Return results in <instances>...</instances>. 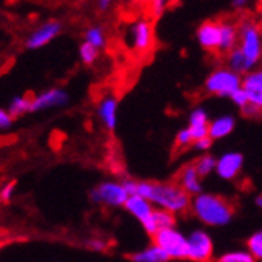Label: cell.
<instances>
[{
    "instance_id": "cell-33",
    "label": "cell",
    "mask_w": 262,
    "mask_h": 262,
    "mask_svg": "<svg viewBox=\"0 0 262 262\" xmlns=\"http://www.w3.org/2000/svg\"><path fill=\"white\" fill-rule=\"evenodd\" d=\"M210 146H212V138L210 137L200 138V140L193 141V148L198 149V151H207V149H210Z\"/></svg>"
},
{
    "instance_id": "cell-18",
    "label": "cell",
    "mask_w": 262,
    "mask_h": 262,
    "mask_svg": "<svg viewBox=\"0 0 262 262\" xmlns=\"http://www.w3.org/2000/svg\"><path fill=\"white\" fill-rule=\"evenodd\" d=\"M130 259L134 262H166L170 259V256L166 254L159 245H151L145 250H141L138 253L130 254Z\"/></svg>"
},
{
    "instance_id": "cell-32",
    "label": "cell",
    "mask_w": 262,
    "mask_h": 262,
    "mask_svg": "<svg viewBox=\"0 0 262 262\" xmlns=\"http://www.w3.org/2000/svg\"><path fill=\"white\" fill-rule=\"evenodd\" d=\"M248 96H250V104H253L254 107H257L262 112V88L257 90H247Z\"/></svg>"
},
{
    "instance_id": "cell-23",
    "label": "cell",
    "mask_w": 262,
    "mask_h": 262,
    "mask_svg": "<svg viewBox=\"0 0 262 262\" xmlns=\"http://www.w3.org/2000/svg\"><path fill=\"white\" fill-rule=\"evenodd\" d=\"M85 41L96 46L98 49H102V47H105V33L101 27H90L85 33Z\"/></svg>"
},
{
    "instance_id": "cell-27",
    "label": "cell",
    "mask_w": 262,
    "mask_h": 262,
    "mask_svg": "<svg viewBox=\"0 0 262 262\" xmlns=\"http://www.w3.org/2000/svg\"><path fill=\"white\" fill-rule=\"evenodd\" d=\"M248 251L259 260H262V231L254 232L248 239Z\"/></svg>"
},
{
    "instance_id": "cell-36",
    "label": "cell",
    "mask_w": 262,
    "mask_h": 262,
    "mask_svg": "<svg viewBox=\"0 0 262 262\" xmlns=\"http://www.w3.org/2000/svg\"><path fill=\"white\" fill-rule=\"evenodd\" d=\"M13 192H14V182H8V184L2 188V193H0V196H2V200L7 203V201H10Z\"/></svg>"
},
{
    "instance_id": "cell-9",
    "label": "cell",
    "mask_w": 262,
    "mask_h": 262,
    "mask_svg": "<svg viewBox=\"0 0 262 262\" xmlns=\"http://www.w3.org/2000/svg\"><path fill=\"white\" fill-rule=\"evenodd\" d=\"M198 41L201 47L209 52H220L222 47V20H206L203 22L198 32Z\"/></svg>"
},
{
    "instance_id": "cell-41",
    "label": "cell",
    "mask_w": 262,
    "mask_h": 262,
    "mask_svg": "<svg viewBox=\"0 0 262 262\" xmlns=\"http://www.w3.org/2000/svg\"><path fill=\"white\" fill-rule=\"evenodd\" d=\"M256 204L262 207V196H257V198H256Z\"/></svg>"
},
{
    "instance_id": "cell-29",
    "label": "cell",
    "mask_w": 262,
    "mask_h": 262,
    "mask_svg": "<svg viewBox=\"0 0 262 262\" xmlns=\"http://www.w3.org/2000/svg\"><path fill=\"white\" fill-rule=\"evenodd\" d=\"M193 137L190 134V129H182L178 135H176V140H174V149H185L188 148L190 145H193Z\"/></svg>"
},
{
    "instance_id": "cell-14",
    "label": "cell",
    "mask_w": 262,
    "mask_h": 262,
    "mask_svg": "<svg viewBox=\"0 0 262 262\" xmlns=\"http://www.w3.org/2000/svg\"><path fill=\"white\" fill-rule=\"evenodd\" d=\"M200 173L196 171V166L185 165L178 174V184L185 190L188 195H200L201 193V181Z\"/></svg>"
},
{
    "instance_id": "cell-34",
    "label": "cell",
    "mask_w": 262,
    "mask_h": 262,
    "mask_svg": "<svg viewBox=\"0 0 262 262\" xmlns=\"http://www.w3.org/2000/svg\"><path fill=\"white\" fill-rule=\"evenodd\" d=\"M13 120H14V118L11 116L10 112H7V110L0 112V127H2V129H8L11 126Z\"/></svg>"
},
{
    "instance_id": "cell-38",
    "label": "cell",
    "mask_w": 262,
    "mask_h": 262,
    "mask_svg": "<svg viewBox=\"0 0 262 262\" xmlns=\"http://www.w3.org/2000/svg\"><path fill=\"white\" fill-rule=\"evenodd\" d=\"M112 2H113V0H98V7H99L101 11H105V10L110 8Z\"/></svg>"
},
{
    "instance_id": "cell-16",
    "label": "cell",
    "mask_w": 262,
    "mask_h": 262,
    "mask_svg": "<svg viewBox=\"0 0 262 262\" xmlns=\"http://www.w3.org/2000/svg\"><path fill=\"white\" fill-rule=\"evenodd\" d=\"M116 112H118V99L112 96V94H108V96H105L101 101L98 107V115L108 130H113L116 127Z\"/></svg>"
},
{
    "instance_id": "cell-3",
    "label": "cell",
    "mask_w": 262,
    "mask_h": 262,
    "mask_svg": "<svg viewBox=\"0 0 262 262\" xmlns=\"http://www.w3.org/2000/svg\"><path fill=\"white\" fill-rule=\"evenodd\" d=\"M239 47L244 51L250 63L254 66L262 57V39L260 29L251 19H245L239 26Z\"/></svg>"
},
{
    "instance_id": "cell-8",
    "label": "cell",
    "mask_w": 262,
    "mask_h": 262,
    "mask_svg": "<svg viewBox=\"0 0 262 262\" xmlns=\"http://www.w3.org/2000/svg\"><path fill=\"white\" fill-rule=\"evenodd\" d=\"M213 254L210 235L204 231H195L188 235V257L195 262H209Z\"/></svg>"
},
{
    "instance_id": "cell-40",
    "label": "cell",
    "mask_w": 262,
    "mask_h": 262,
    "mask_svg": "<svg viewBox=\"0 0 262 262\" xmlns=\"http://www.w3.org/2000/svg\"><path fill=\"white\" fill-rule=\"evenodd\" d=\"M257 10H259V22H260V27H262V0L257 5Z\"/></svg>"
},
{
    "instance_id": "cell-20",
    "label": "cell",
    "mask_w": 262,
    "mask_h": 262,
    "mask_svg": "<svg viewBox=\"0 0 262 262\" xmlns=\"http://www.w3.org/2000/svg\"><path fill=\"white\" fill-rule=\"evenodd\" d=\"M228 66L239 74H245L253 68V64L250 63V60L247 58V55L244 54V51L239 46L234 47V49L228 54Z\"/></svg>"
},
{
    "instance_id": "cell-6",
    "label": "cell",
    "mask_w": 262,
    "mask_h": 262,
    "mask_svg": "<svg viewBox=\"0 0 262 262\" xmlns=\"http://www.w3.org/2000/svg\"><path fill=\"white\" fill-rule=\"evenodd\" d=\"M91 198L94 203H101L110 207H118V206H124L129 193L126 192V188L118 182H102L91 192Z\"/></svg>"
},
{
    "instance_id": "cell-39",
    "label": "cell",
    "mask_w": 262,
    "mask_h": 262,
    "mask_svg": "<svg viewBox=\"0 0 262 262\" xmlns=\"http://www.w3.org/2000/svg\"><path fill=\"white\" fill-rule=\"evenodd\" d=\"M248 4V0H232V5L235 7V8H242V7H245Z\"/></svg>"
},
{
    "instance_id": "cell-24",
    "label": "cell",
    "mask_w": 262,
    "mask_h": 262,
    "mask_svg": "<svg viewBox=\"0 0 262 262\" xmlns=\"http://www.w3.org/2000/svg\"><path fill=\"white\" fill-rule=\"evenodd\" d=\"M217 262H256V257L250 251H229L222 254Z\"/></svg>"
},
{
    "instance_id": "cell-5",
    "label": "cell",
    "mask_w": 262,
    "mask_h": 262,
    "mask_svg": "<svg viewBox=\"0 0 262 262\" xmlns=\"http://www.w3.org/2000/svg\"><path fill=\"white\" fill-rule=\"evenodd\" d=\"M154 244L159 245L170 259H185L188 257V237L174 228L160 229L154 235Z\"/></svg>"
},
{
    "instance_id": "cell-1",
    "label": "cell",
    "mask_w": 262,
    "mask_h": 262,
    "mask_svg": "<svg viewBox=\"0 0 262 262\" xmlns=\"http://www.w3.org/2000/svg\"><path fill=\"white\" fill-rule=\"evenodd\" d=\"M137 195L145 196L152 204L173 213H182L192 206L190 195L178 182L143 181L137 185Z\"/></svg>"
},
{
    "instance_id": "cell-4",
    "label": "cell",
    "mask_w": 262,
    "mask_h": 262,
    "mask_svg": "<svg viewBox=\"0 0 262 262\" xmlns=\"http://www.w3.org/2000/svg\"><path fill=\"white\" fill-rule=\"evenodd\" d=\"M242 80L239 73H235L231 68H220L217 71L210 73L207 77L204 88L210 94L217 96H231V94L242 86Z\"/></svg>"
},
{
    "instance_id": "cell-19",
    "label": "cell",
    "mask_w": 262,
    "mask_h": 262,
    "mask_svg": "<svg viewBox=\"0 0 262 262\" xmlns=\"http://www.w3.org/2000/svg\"><path fill=\"white\" fill-rule=\"evenodd\" d=\"M235 126V121L232 116H222V118H217L215 121H212L209 124V137L212 140H219V138H223L226 135H229L232 132Z\"/></svg>"
},
{
    "instance_id": "cell-21",
    "label": "cell",
    "mask_w": 262,
    "mask_h": 262,
    "mask_svg": "<svg viewBox=\"0 0 262 262\" xmlns=\"http://www.w3.org/2000/svg\"><path fill=\"white\" fill-rule=\"evenodd\" d=\"M32 101H33V98H30V96H16L11 101L8 112L11 113L13 118L20 116L27 112H32Z\"/></svg>"
},
{
    "instance_id": "cell-15",
    "label": "cell",
    "mask_w": 262,
    "mask_h": 262,
    "mask_svg": "<svg viewBox=\"0 0 262 262\" xmlns=\"http://www.w3.org/2000/svg\"><path fill=\"white\" fill-rule=\"evenodd\" d=\"M176 213L165 210V209H154L152 217L149 219L148 223L143 225V228L146 229V232H149L151 235H154L156 232H159L160 229H166V228H174L176 223Z\"/></svg>"
},
{
    "instance_id": "cell-2",
    "label": "cell",
    "mask_w": 262,
    "mask_h": 262,
    "mask_svg": "<svg viewBox=\"0 0 262 262\" xmlns=\"http://www.w3.org/2000/svg\"><path fill=\"white\" fill-rule=\"evenodd\" d=\"M192 209L195 215L209 226H225L232 220L234 206L212 193H200L192 201Z\"/></svg>"
},
{
    "instance_id": "cell-13",
    "label": "cell",
    "mask_w": 262,
    "mask_h": 262,
    "mask_svg": "<svg viewBox=\"0 0 262 262\" xmlns=\"http://www.w3.org/2000/svg\"><path fill=\"white\" fill-rule=\"evenodd\" d=\"M124 207L132 213V215L140 220L141 225H145L149 222V219L152 217V203L149 200H146L145 196H140V195H130L124 204Z\"/></svg>"
},
{
    "instance_id": "cell-17",
    "label": "cell",
    "mask_w": 262,
    "mask_h": 262,
    "mask_svg": "<svg viewBox=\"0 0 262 262\" xmlns=\"http://www.w3.org/2000/svg\"><path fill=\"white\" fill-rule=\"evenodd\" d=\"M237 41H239V27L234 22L222 20V54H229L234 47H237Z\"/></svg>"
},
{
    "instance_id": "cell-37",
    "label": "cell",
    "mask_w": 262,
    "mask_h": 262,
    "mask_svg": "<svg viewBox=\"0 0 262 262\" xmlns=\"http://www.w3.org/2000/svg\"><path fill=\"white\" fill-rule=\"evenodd\" d=\"M123 185H124V188H126V192L129 193V196H130V195H137V185H138L137 181L124 179V181H123Z\"/></svg>"
},
{
    "instance_id": "cell-12",
    "label": "cell",
    "mask_w": 262,
    "mask_h": 262,
    "mask_svg": "<svg viewBox=\"0 0 262 262\" xmlns=\"http://www.w3.org/2000/svg\"><path fill=\"white\" fill-rule=\"evenodd\" d=\"M242 165H244V156L239 152H228L223 157H220L217 160V174L222 179H234L237 174L241 173L242 170Z\"/></svg>"
},
{
    "instance_id": "cell-7",
    "label": "cell",
    "mask_w": 262,
    "mask_h": 262,
    "mask_svg": "<svg viewBox=\"0 0 262 262\" xmlns=\"http://www.w3.org/2000/svg\"><path fill=\"white\" fill-rule=\"evenodd\" d=\"M132 49L137 54L146 55L154 47V27L149 19H138L130 27Z\"/></svg>"
},
{
    "instance_id": "cell-11",
    "label": "cell",
    "mask_w": 262,
    "mask_h": 262,
    "mask_svg": "<svg viewBox=\"0 0 262 262\" xmlns=\"http://www.w3.org/2000/svg\"><path fill=\"white\" fill-rule=\"evenodd\" d=\"M69 96L68 93L61 88H52L47 90L38 96H33L32 101V112H39L44 108H51V107H58V105H64L68 104Z\"/></svg>"
},
{
    "instance_id": "cell-28",
    "label": "cell",
    "mask_w": 262,
    "mask_h": 262,
    "mask_svg": "<svg viewBox=\"0 0 262 262\" xmlns=\"http://www.w3.org/2000/svg\"><path fill=\"white\" fill-rule=\"evenodd\" d=\"M173 5V0H151L149 2V13L154 19L160 17L166 8Z\"/></svg>"
},
{
    "instance_id": "cell-10",
    "label": "cell",
    "mask_w": 262,
    "mask_h": 262,
    "mask_svg": "<svg viewBox=\"0 0 262 262\" xmlns=\"http://www.w3.org/2000/svg\"><path fill=\"white\" fill-rule=\"evenodd\" d=\"M61 32V22L60 20H47L39 29H36L26 41V46L29 49H39V47L49 44L57 35Z\"/></svg>"
},
{
    "instance_id": "cell-26",
    "label": "cell",
    "mask_w": 262,
    "mask_h": 262,
    "mask_svg": "<svg viewBox=\"0 0 262 262\" xmlns=\"http://www.w3.org/2000/svg\"><path fill=\"white\" fill-rule=\"evenodd\" d=\"M242 86L245 90L262 88V69H257V71H253V73H248L245 76V79L242 80Z\"/></svg>"
},
{
    "instance_id": "cell-22",
    "label": "cell",
    "mask_w": 262,
    "mask_h": 262,
    "mask_svg": "<svg viewBox=\"0 0 262 262\" xmlns=\"http://www.w3.org/2000/svg\"><path fill=\"white\" fill-rule=\"evenodd\" d=\"M79 55H80V60H82L83 64H93L94 61L98 60V57H99V49H98L96 46H93V44L85 41L80 46Z\"/></svg>"
},
{
    "instance_id": "cell-31",
    "label": "cell",
    "mask_w": 262,
    "mask_h": 262,
    "mask_svg": "<svg viewBox=\"0 0 262 262\" xmlns=\"http://www.w3.org/2000/svg\"><path fill=\"white\" fill-rule=\"evenodd\" d=\"M190 126H209L207 115L203 108H195L190 115Z\"/></svg>"
},
{
    "instance_id": "cell-30",
    "label": "cell",
    "mask_w": 262,
    "mask_h": 262,
    "mask_svg": "<svg viewBox=\"0 0 262 262\" xmlns=\"http://www.w3.org/2000/svg\"><path fill=\"white\" fill-rule=\"evenodd\" d=\"M229 98H231V101H232L237 107H241V108H244V107H247V105L250 104L248 91H247L244 86H241L239 90H235Z\"/></svg>"
},
{
    "instance_id": "cell-35",
    "label": "cell",
    "mask_w": 262,
    "mask_h": 262,
    "mask_svg": "<svg viewBox=\"0 0 262 262\" xmlns=\"http://www.w3.org/2000/svg\"><path fill=\"white\" fill-rule=\"evenodd\" d=\"M86 247L93 251H104L107 248V244L102 239H91V241H88Z\"/></svg>"
},
{
    "instance_id": "cell-25",
    "label": "cell",
    "mask_w": 262,
    "mask_h": 262,
    "mask_svg": "<svg viewBox=\"0 0 262 262\" xmlns=\"http://www.w3.org/2000/svg\"><path fill=\"white\" fill-rule=\"evenodd\" d=\"M195 166H196V171L200 173V176L204 178V176L210 174V171L217 168V160L212 156H203L195 162Z\"/></svg>"
}]
</instances>
